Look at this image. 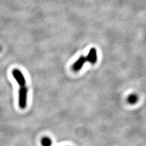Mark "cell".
<instances>
[{"label":"cell","instance_id":"cell-5","mask_svg":"<svg viewBox=\"0 0 146 146\" xmlns=\"http://www.w3.org/2000/svg\"><path fill=\"white\" fill-rule=\"evenodd\" d=\"M138 96L136 94H131L127 98V101L130 104H135L137 103L138 100Z\"/></svg>","mask_w":146,"mask_h":146},{"label":"cell","instance_id":"cell-1","mask_svg":"<svg viewBox=\"0 0 146 146\" xmlns=\"http://www.w3.org/2000/svg\"><path fill=\"white\" fill-rule=\"evenodd\" d=\"M27 89L25 86H21L18 91V104L21 108L25 109L27 104Z\"/></svg>","mask_w":146,"mask_h":146},{"label":"cell","instance_id":"cell-4","mask_svg":"<svg viewBox=\"0 0 146 146\" xmlns=\"http://www.w3.org/2000/svg\"><path fill=\"white\" fill-rule=\"evenodd\" d=\"M86 61V58L84 56L80 57L72 65V70L74 71H78L82 69V68L83 67L84 64L85 63Z\"/></svg>","mask_w":146,"mask_h":146},{"label":"cell","instance_id":"cell-2","mask_svg":"<svg viewBox=\"0 0 146 146\" xmlns=\"http://www.w3.org/2000/svg\"><path fill=\"white\" fill-rule=\"evenodd\" d=\"M12 76L20 86H24L26 85V79L22 72L17 69L13 70L12 71Z\"/></svg>","mask_w":146,"mask_h":146},{"label":"cell","instance_id":"cell-3","mask_svg":"<svg viewBox=\"0 0 146 146\" xmlns=\"http://www.w3.org/2000/svg\"><path fill=\"white\" fill-rule=\"evenodd\" d=\"M86 58V61H88V62L92 64H94L96 62L97 59H98L96 49L94 48H91Z\"/></svg>","mask_w":146,"mask_h":146},{"label":"cell","instance_id":"cell-7","mask_svg":"<svg viewBox=\"0 0 146 146\" xmlns=\"http://www.w3.org/2000/svg\"><path fill=\"white\" fill-rule=\"evenodd\" d=\"M0 51H1V48H0Z\"/></svg>","mask_w":146,"mask_h":146},{"label":"cell","instance_id":"cell-6","mask_svg":"<svg viewBox=\"0 0 146 146\" xmlns=\"http://www.w3.org/2000/svg\"><path fill=\"white\" fill-rule=\"evenodd\" d=\"M51 140L48 137H44L42 139V144L43 146H51Z\"/></svg>","mask_w":146,"mask_h":146}]
</instances>
